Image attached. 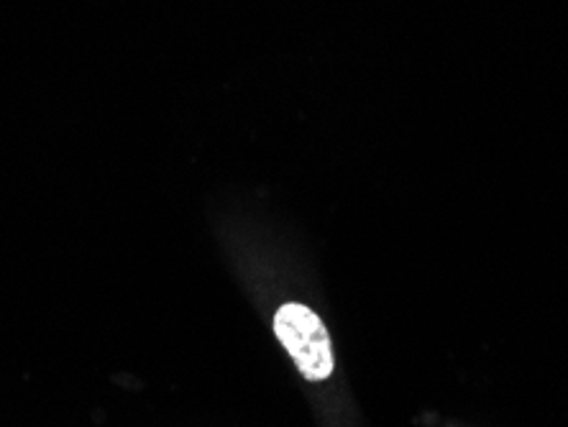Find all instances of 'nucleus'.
<instances>
[{
	"label": "nucleus",
	"mask_w": 568,
	"mask_h": 427,
	"mask_svg": "<svg viewBox=\"0 0 568 427\" xmlns=\"http://www.w3.org/2000/svg\"><path fill=\"white\" fill-rule=\"evenodd\" d=\"M274 336L307 382H325L336 368L328 328L307 305H282L274 313Z\"/></svg>",
	"instance_id": "obj_1"
}]
</instances>
